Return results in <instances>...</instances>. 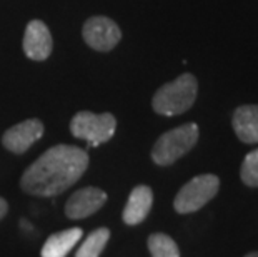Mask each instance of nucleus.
<instances>
[{
    "label": "nucleus",
    "instance_id": "17",
    "mask_svg": "<svg viewBox=\"0 0 258 257\" xmlns=\"http://www.w3.org/2000/svg\"><path fill=\"white\" fill-rule=\"evenodd\" d=\"M245 257H258V252H250V254H246Z\"/></svg>",
    "mask_w": 258,
    "mask_h": 257
},
{
    "label": "nucleus",
    "instance_id": "7",
    "mask_svg": "<svg viewBox=\"0 0 258 257\" xmlns=\"http://www.w3.org/2000/svg\"><path fill=\"white\" fill-rule=\"evenodd\" d=\"M43 135V124L38 119L24 120L4 134L2 144L14 154H24Z\"/></svg>",
    "mask_w": 258,
    "mask_h": 257
},
{
    "label": "nucleus",
    "instance_id": "13",
    "mask_svg": "<svg viewBox=\"0 0 258 257\" xmlns=\"http://www.w3.org/2000/svg\"><path fill=\"white\" fill-rule=\"evenodd\" d=\"M110 239V231L107 227H100L97 231H93L89 237H87L82 245L77 250L75 257H100L102 250L105 249V245Z\"/></svg>",
    "mask_w": 258,
    "mask_h": 257
},
{
    "label": "nucleus",
    "instance_id": "6",
    "mask_svg": "<svg viewBox=\"0 0 258 257\" xmlns=\"http://www.w3.org/2000/svg\"><path fill=\"white\" fill-rule=\"evenodd\" d=\"M82 34H84L87 45L98 52L112 50L122 39V32H120L118 25L112 19L102 17V15L87 20Z\"/></svg>",
    "mask_w": 258,
    "mask_h": 257
},
{
    "label": "nucleus",
    "instance_id": "11",
    "mask_svg": "<svg viewBox=\"0 0 258 257\" xmlns=\"http://www.w3.org/2000/svg\"><path fill=\"white\" fill-rule=\"evenodd\" d=\"M153 204V192L148 185H137L130 192L127 205L123 209V222L128 226H137L144 222Z\"/></svg>",
    "mask_w": 258,
    "mask_h": 257
},
{
    "label": "nucleus",
    "instance_id": "8",
    "mask_svg": "<svg viewBox=\"0 0 258 257\" xmlns=\"http://www.w3.org/2000/svg\"><path fill=\"white\" fill-rule=\"evenodd\" d=\"M107 202V194L98 187H84L69 197L65 216L69 219H85L100 211Z\"/></svg>",
    "mask_w": 258,
    "mask_h": 257
},
{
    "label": "nucleus",
    "instance_id": "12",
    "mask_svg": "<svg viewBox=\"0 0 258 257\" xmlns=\"http://www.w3.org/2000/svg\"><path fill=\"white\" fill-rule=\"evenodd\" d=\"M82 239V229H65L50 236L42 247V257H67L74 245Z\"/></svg>",
    "mask_w": 258,
    "mask_h": 257
},
{
    "label": "nucleus",
    "instance_id": "9",
    "mask_svg": "<svg viewBox=\"0 0 258 257\" xmlns=\"http://www.w3.org/2000/svg\"><path fill=\"white\" fill-rule=\"evenodd\" d=\"M53 40L50 30L42 20H32L24 34V52L32 60H45L52 54Z\"/></svg>",
    "mask_w": 258,
    "mask_h": 257
},
{
    "label": "nucleus",
    "instance_id": "2",
    "mask_svg": "<svg viewBox=\"0 0 258 257\" xmlns=\"http://www.w3.org/2000/svg\"><path fill=\"white\" fill-rule=\"evenodd\" d=\"M197 94H199V82L195 75L182 74L175 80L162 85L155 92L152 100L153 111L158 116L173 117L186 112L195 104Z\"/></svg>",
    "mask_w": 258,
    "mask_h": 257
},
{
    "label": "nucleus",
    "instance_id": "5",
    "mask_svg": "<svg viewBox=\"0 0 258 257\" xmlns=\"http://www.w3.org/2000/svg\"><path fill=\"white\" fill-rule=\"evenodd\" d=\"M220 189V180L213 174H202L186 182L178 190L173 200V207L178 214H191L207 205L217 195Z\"/></svg>",
    "mask_w": 258,
    "mask_h": 257
},
{
    "label": "nucleus",
    "instance_id": "1",
    "mask_svg": "<svg viewBox=\"0 0 258 257\" xmlns=\"http://www.w3.org/2000/svg\"><path fill=\"white\" fill-rule=\"evenodd\" d=\"M89 167V154L75 145L60 144L45 150L24 172V192L37 197H53L79 180Z\"/></svg>",
    "mask_w": 258,
    "mask_h": 257
},
{
    "label": "nucleus",
    "instance_id": "15",
    "mask_svg": "<svg viewBox=\"0 0 258 257\" xmlns=\"http://www.w3.org/2000/svg\"><path fill=\"white\" fill-rule=\"evenodd\" d=\"M240 177L248 187H258V149L251 150L241 162Z\"/></svg>",
    "mask_w": 258,
    "mask_h": 257
},
{
    "label": "nucleus",
    "instance_id": "10",
    "mask_svg": "<svg viewBox=\"0 0 258 257\" xmlns=\"http://www.w3.org/2000/svg\"><path fill=\"white\" fill-rule=\"evenodd\" d=\"M233 130L245 144H258V104L240 106L232 117Z\"/></svg>",
    "mask_w": 258,
    "mask_h": 257
},
{
    "label": "nucleus",
    "instance_id": "16",
    "mask_svg": "<svg viewBox=\"0 0 258 257\" xmlns=\"http://www.w3.org/2000/svg\"><path fill=\"white\" fill-rule=\"evenodd\" d=\"M7 211H9V204H7V200L0 197V221L5 217V214H7Z\"/></svg>",
    "mask_w": 258,
    "mask_h": 257
},
{
    "label": "nucleus",
    "instance_id": "4",
    "mask_svg": "<svg viewBox=\"0 0 258 257\" xmlns=\"http://www.w3.org/2000/svg\"><path fill=\"white\" fill-rule=\"evenodd\" d=\"M117 129V119L112 114H93L89 111H82L75 114L70 122V132L77 139H84L89 145L97 147L108 142Z\"/></svg>",
    "mask_w": 258,
    "mask_h": 257
},
{
    "label": "nucleus",
    "instance_id": "3",
    "mask_svg": "<svg viewBox=\"0 0 258 257\" xmlns=\"http://www.w3.org/2000/svg\"><path fill=\"white\" fill-rule=\"evenodd\" d=\"M199 125L194 122L183 124L158 137L152 149V159L157 166H172L199 142Z\"/></svg>",
    "mask_w": 258,
    "mask_h": 257
},
{
    "label": "nucleus",
    "instance_id": "14",
    "mask_svg": "<svg viewBox=\"0 0 258 257\" xmlns=\"http://www.w3.org/2000/svg\"><path fill=\"white\" fill-rule=\"evenodd\" d=\"M147 244L152 257H180L177 242L167 234H152Z\"/></svg>",
    "mask_w": 258,
    "mask_h": 257
}]
</instances>
